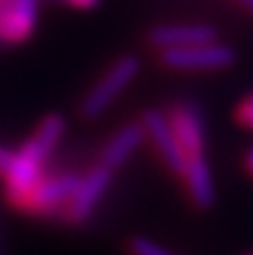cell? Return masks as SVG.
I'll list each match as a JSON object with an SVG mask.
<instances>
[{"label": "cell", "instance_id": "cell-7", "mask_svg": "<svg viewBox=\"0 0 253 255\" xmlns=\"http://www.w3.org/2000/svg\"><path fill=\"white\" fill-rule=\"evenodd\" d=\"M40 0H0V43H25L38 25Z\"/></svg>", "mask_w": 253, "mask_h": 255}, {"label": "cell", "instance_id": "cell-4", "mask_svg": "<svg viewBox=\"0 0 253 255\" xmlns=\"http://www.w3.org/2000/svg\"><path fill=\"white\" fill-rule=\"evenodd\" d=\"M238 54L231 45L220 40L211 43H197L179 49H166L159 52V63L170 72H222L233 67Z\"/></svg>", "mask_w": 253, "mask_h": 255}, {"label": "cell", "instance_id": "cell-5", "mask_svg": "<svg viewBox=\"0 0 253 255\" xmlns=\"http://www.w3.org/2000/svg\"><path fill=\"white\" fill-rule=\"evenodd\" d=\"M166 115H168L170 128H173L177 145L182 150V172L191 166H197V163H209V157H206V126L202 112L191 103H175L166 110Z\"/></svg>", "mask_w": 253, "mask_h": 255}, {"label": "cell", "instance_id": "cell-8", "mask_svg": "<svg viewBox=\"0 0 253 255\" xmlns=\"http://www.w3.org/2000/svg\"><path fill=\"white\" fill-rule=\"evenodd\" d=\"M141 126L146 132V141H150L155 152L159 154V159L166 163L173 175H182L184 168V159H182V150L177 145L175 132L170 128L168 115L161 110H146L141 117Z\"/></svg>", "mask_w": 253, "mask_h": 255}, {"label": "cell", "instance_id": "cell-6", "mask_svg": "<svg viewBox=\"0 0 253 255\" xmlns=\"http://www.w3.org/2000/svg\"><path fill=\"white\" fill-rule=\"evenodd\" d=\"M115 170L108 168L106 163L99 159L92 168L79 175V184L74 188V195L67 202L65 211L61 213V217L70 224H83L85 220L92 217V213L97 211V206L101 204V199L106 197L108 188L112 184Z\"/></svg>", "mask_w": 253, "mask_h": 255}, {"label": "cell", "instance_id": "cell-15", "mask_svg": "<svg viewBox=\"0 0 253 255\" xmlns=\"http://www.w3.org/2000/svg\"><path fill=\"white\" fill-rule=\"evenodd\" d=\"M245 166H247V170H249V175L253 177V148L245 154Z\"/></svg>", "mask_w": 253, "mask_h": 255}, {"label": "cell", "instance_id": "cell-16", "mask_svg": "<svg viewBox=\"0 0 253 255\" xmlns=\"http://www.w3.org/2000/svg\"><path fill=\"white\" fill-rule=\"evenodd\" d=\"M233 2H236L238 7H242V9H245V11L253 13V0H233Z\"/></svg>", "mask_w": 253, "mask_h": 255}, {"label": "cell", "instance_id": "cell-2", "mask_svg": "<svg viewBox=\"0 0 253 255\" xmlns=\"http://www.w3.org/2000/svg\"><path fill=\"white\" fill-rule=\"evenodd\" d=\"M141 72V61L134 54L117 58L110 67L101 74V79L88 90V94L81 101V117L88 121L99 119L130 85Z\"/></svg>", "mask_w": 253, "mask_h": 255}, {"label": "cell", "instance_id": "cell-13", "mask_svg": "<svg viewBox=\"0 0 253 255\" xmlns=\"http://www.w3.org/2000/svg\"><path fill=\"white\" fill-rule=\"evenodd\" d=\"M63 2H67L74 9H92L99 4V0H63Z\"/></svg>", "mask_w": 253, "mask_h": 255}, {"label": "cell", "instance_id": "cell-11", "mask_svg": "<svg viewBox=\"0 0 253 255\" xmlns=\"http://www.w3.org/2000/svg\"><path fill=\"white\" fill-rule=\"evenodd\" d=\"M128 251L130 255H177L170 249H166L164 244L155 242L150 238H143V235H134L128 242Z\"/></svg>", "mask_w": 253, "mask_h": 255}, {"label": "cell", "instance_id": "cell-9", "mask_svg": "<svg viewBox=\"0 0 253 255\" xmlns=\"http://www.w3.org/2000/svg\"><path fill=\"white\" fill-rule=\"evenodd\" d=\"M211 40H218V29L209 22H166V25L152 27L148 34V43L157 52L211 43Z\"/></svg>", "mask_w": 253, "mask_h": 255}, {"label": "cell", "instance_id": "cell-12", "mask_svg": "<svg viewBox=\"0 0 253 255\" xmlns=\"http://www.w3.org/2000/svg\"><path fill=\"white\" fill-rule=\"evenodd\" d=\"M236 121L242 128H247V130L253 132V92L247 94V97L236 106Z\"/></svg>", "mask_w": 253, "mask_h": 255}, {"label": "cell", "instance_id": "cell-1", "mask_svg": "<svg viewBox=\"0 0 253 255\" xmlns=\"http://www.w3.org/2000/svg\"><path fill=\"white\" fill-rule=\"evenodd\" d=\"M63 134H65V119L61 115H47L22 141L20 148L11 150L7 166L0 172L4 197L11 206L45 175V163L61 143Z\"/></svg>", "mask_w": 253, "mask_h": 255}, {"label": "cell", "instance_id": "cell-14", "mask_svg": "<svg viewBox=\"0 0 253 255\" xmlns=\"http://www.w3.org/2000/svg\"><path fill=\"white\" fill-rule=\"evenodd\" d=\"M9 157H11V150H9V148H4V145L0 143V172L4 170V166H7Z\"/></svg>", "mask_w": 253, "mask_h": 255}, {"label": "cell", "instance_id": "cell-10", "mask_svg": "<svg viewBox=\"0 0 253 255\" xmlns=\"http://www.w3.org/2000/svg\"><path fill=\"white\" fill-rule=\"evenodd\" d=\"M143 141H146V132H143L141 121L126 124L121 130H117L115 134L108 139L106 148H103V152H101V161L117 172L121 166H126V161H128L139 148H141Z\"/></svg>", "mask_w": 253, "mask_h": 255}, {"label": "cell", "instance_id": "cell-3", "mask_svg": "<svg viewBox=\"0 0 253 255\" xmlns=\"http://www.w3.org/2000/svg\"><path fill=\"white\" fill-rule=\"evenodd\" d=\"M79 184V175L74 172H45L16 204L13 208L20 213L43 217V215H61L67 202L74 195Z\"/></svg>", "mask_w": 253, "mask_h": 255}, {"label": "cell", "instance_id": "cell-17", "mask_svg": "<svg viewBox=\"0 0 253 255\" xmlns=\"http://www.w3.org/2000/svg\"><path fill=\"white\" fill-rule=\"evenodd\" d=\"M247 255H253V253H247Z\"/></svg>", "mask_w": 253, "mask_h": 255}]
</instances>
